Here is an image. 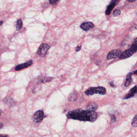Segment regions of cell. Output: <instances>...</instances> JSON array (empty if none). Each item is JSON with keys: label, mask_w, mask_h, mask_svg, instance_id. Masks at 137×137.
I'll list each match as a JSON object with an SVG mask.
<instances>
[{"label": "cell", "mask_w": 137, "mask_h": 137, "mask_svg": "<svg viewBox=\"0 0 137 137\" xmlns=\"http://www.w3.org/2000/svg\"><path fill=\"white\" fill-rule=\"evenodd\" d=\"M67 117L73 120L93 122L97 120V114L94 111L83 110L81 109H79L68 112Z\"/></svg>", "instance_id": "6da1fadb"}, {"label": "cell", "mask_w": 137, "mask_h": 137, "mask_svg": "<svg viewBox=\"0 0 137 137\" xmlns=\"http://www.w3.org/2000/svg\"><path fill=\"white\" fill-rule=\"evenodd\" d=\"M137 39H135L134 42L131 46V48L128 49H127L121 54L119 56L120 59H125L132 56L137 51Z\"/></svg>", "instance_id": "7a4b0ae2"}, {"label": "cell", "mask_w": 137, "mask_h": 137, "mask_svg": "<svg viewBox=\"0 0 137 137\" xmlns=\"http://www.w3.org/2000/svg\"><path fill=\"white\" fill-rule=\"evenodd\" d=\"M106 93V89L104 87H91L88 88V89L84 92V94L86 95H93L95 94H105Z\"/></svg>", "instance_id": "3957f363"}, {"label": "cell", "mask_w": 137, "mask_h": 137, "mask_svg": "<svg viewBox=\"0 0 137 137\" xmlns=\"http://www.w3.org/2000/svg\"><path fill=\"white\" fill-rule=\"evenodd\" d=\"M45 116L44 112L42 110H39L34 113L32 117L33 121L36 123H39L43 120Z\"/></svg>", "instance_id": "277c9868"}, {"label": "cell", "mask_w": 137, "mask_h": 137, "mask_svg": "<svg viewBox=\"0 0 137 137\" xmlns=\"http://www.w3.org/2000/svg\"><path fill=\"white\" fill-rule=\"evenodd\" d=\"M50 46L48 44H42L38 49L37 54L41 56H44L46 54Z\"/></svg>", "instance_id": "5b68a950"}, {"label": "cell", "mask_w": 137, "mask_h": 137, "mask_svg": "<svg viewBox=\"0 0 137 137\" xmlns=\"http://www.w3.org/2000/svg\"><path fill=\"white\" fill-rule=\"evenodd\" d=\"M122 53L121 50L120 49H115L111 51L107 55V60L114 59L120 56Z\"/></svg>", "instance_id": "8992f818"}, {"label": "cell", "mask_w": 137, "mask_h": 137, "mask_svg": "<svg viewBox=\"0 0 137 137\" xmlns=\"http://www.w3.org/2000/svg\"><path fill=\"white\" fill-rule=\"evenodd\" d=\"M33 60H30L28 62H26L25 63L22 64H19L16 66L15 67V70L17 71H21L22 70L25 69L26 68H28L32 64H33Z\"/></svg>", "instance_id": "52a82bcc"}, {"label": "cell", "mask_w": 137, "mask_h": 137, "mask_svg": "<svg viewBox=\"0 0 137 137\" xmlns=\"http://www.w3.org/2000/svg\"><path fill=\"white\" fill-rule=\"evenodd\" d=\"M81 27L83 30L87 32L94 27V24L91 22H84L81 25Z\"/></svg>", "instance_id": "ba28073f"}, {"label": "cell", "mask_w": 137, "mask_h": 137, "mask_svg": "<svg viewBox=\"0 0 137 137\" xmlns=\"http://www.w3.org/2000/svg\"><path fill=\"white\" fill-rule=\"evenodd\" d=\"M120 0H112V2L110 5H109L106 11L105 14L106 15H109L111 13L112 9L117 5L119 1H120Z\"/></svg>", "instance_id": "9c48e42d"}, {"label": "cell", "mask_w": 137, "mask_h": 137, "mask_svg": "<svg viewBox=\"0 0 137 137\" xmlns=\"http://www.w3.org/2000/svg\"><path fill=\"white\" fill-rule=\"evenodd\" d=\"M136 92H137V87L136 86H135L131 89V90L129 91V93L124 97L123 99H127L133 97L134 96L135 94L136 93Z\"/></svg>", "instance_id": "30bf717a"}, {"label": "cell", "mask_w": 137, "mask_h": 137, "mask_svg": "<svg viewBox=\"0 0 137 137\" xmlns=\"http://www.w3.org/2000/svg\"><path fill=\"white\" fill-rule=\"evenodd\" d=\"M98 106L97 103L93 102H91L88 104L87 106V110L89 111H95L97 110L98 109Z\"/></svg>", "instance_id": "8fae6325"}, {"label": "cell", "mask_w": 137, "mask_h": 137, "mask_svg": "<svg viewBox=\"0 0 137 137\" xmlns=\"http://www.w3.org/2000/svg\"><path fill=\"white\" fill-rule=\"evenodd\" d=\"M78 97V93L77 91H74L72 92L69 94V95L68 97V100L70 102H72L76 101Z\"/></svg>", "instance_id": "7c38bea8"}, {"label": "cell", "mask_w": 137, "mask_h": 137, "mask_svg": "<svg viewBox=\"0 0 137 137\" xmlns=\"http://www.w3.org/2000/svg\"><path fill=\"white\" fill-rule=\"evenodd\" d=\"M132 72H129L127 75L126 82L125 83V87H128L131 84L132 82Z\"/></svg>", "instance_id": "4fadbf2b"}, {"label": "cell", "mask_w": 137, "mask_h": 137, "mask_svg": "<svg viewBox=\"0 0 137 137\" xmlns=\"http://www.w3.org/2000/svg\"><path fill=\"white\" fill-rule=\"evenodd\" d=\"M4 103L7 104L8 105L10 106L13 107L15 104V102L14 101L13 99L11 98H6L3 100Z\"/></svg>", "instance_id": "5bb4252c"}, {"label": "cell", "mask_w": 137, "mask_h": 137, "mask_svg": "<svg viewBox=\"0 0 137 137\" xmlns=\"http://www.w3.org/2000/svg\"><path fill=\"white\" fill-rule=\"evenodd\" d=\"M54 78L52 77H43L40 79V82L41 83H46L52 81Z\"/></svg>", "instance_id": "9a60e30c"}, {"label": "cell", "mask_w": 137, "mask_h": 137, "mask_svg": "<svg viewBox=\"0 0 137 137\" xmlns=\"http://www.w3.org/2000/svg\"><path fill=\"white\" fill-rule=\"evenodd\" d=\"M23 26V22L21 19L18 20L16 22V29L17 31H19L20 30Z\"/></svg>", "instance_id": "2e32d148"}, {"label": "cell", "mask_w": 137, "mask_h": 137, "mask_svg": "<svg viewBox=\"0 0 137 137\" xmlns=\"http://www.w3.org/2000/svg\"><path fill=\"white\" fill-rule=\"evenodd\" d=\"M132 125L133 127H137V115H135V117H133V119L132 120Z\"/></svg>", "instance_id": "e0dca14e"}, {"label": "cell", "mask_w": 137, "mask_h": 137, "mask_svg": "<svg viewBox=\"0 0 137 137\" xmlns=\"http://www.w3.org/2000/svg\"><path fill=\"white\" fill-rule=\"evenodd\" d=\"M121 13V11L120 9H116L113 11V16L114 17L118 16L120 15Z\"/></svg>", "instance_id": "ac0fdd59"}, {"label": "cell", "mask_w": 137, "mask_h": 137, "mask_svg": "<svg viewBox=\"0 0 137 137\" xmlns=\"http://www.w3.org/2000/svg\"><path fill=\"white\" fill-rule=\"evenodd\" d=\"M49 1L50 4L52 5H55L59 1V0H48Z\"/></svg>", "instance_id": "d6986e66"}, {"label": "cell", "mask_w": 137, "mask_h": 137, "mask_svg": "<svg viewBox=\"0 0 137 137\" xmlns=\"http://www.w3.org/2000/svg\"><path fill=\"white\" fill-rule=\"evenodd\" d=\"M81 47H82L81 45H80V46H79V45H78V46H77V48H76V51L77 52H79V51L81 50Z\"/></svg>", "instance_id": "ffe728a7"}, {"label": "cell", "mask_w": 137, "mask_h": 137, "mask_svg": "<svg viewBox=\"0 0 137 137\" xmlns=\"http://www.w3.org/2000/svg\"><path fill=\"white\" fill-rule=\"evenodd\" d=\"M101 61H102L101 60H99L97 61V62H96V64L97 65H100V64H101Z\"/></svg>", "instance_id": "44dd1931"}, {"label": "cell", "mask_w": 137, "mask_h": 137, "mask_svg": "<svg viewBox=\"0 0 137 137\" xmlns=\"http://www.w3.org/2000/svg\"><path fill=\"white\" fill-rule=\"evenodd\" d=\"M116 117H115V116L113 115V117H112V118H111V121H112V122H114L115 121Z\"/></svg>", "instance_id": "7402d4cb"}, {"label": "cell", "mask_w": 137, "mask_h": 137, "mask_svg": "<svg viewBox=\"0 0 137 137\" xmlns=\"http://www.w3.org/2000/svg\"><path fill=\"white\" fill-rule=\"evenodd\" d=\"M127 1H128L129 2H130V3H133V2L136 1V0H127Z\"/></svg>", "instance_id": "603a6c76"}, {"label": "cell", "mask_w": 137, "mask_h": 137, "mask_svg": "<svg viewBox=\"0 0 137 137\" xmlns=\"http://www.w3.org/2000/svg\"><path fill=\"white\" fill-rule=\"evenodd\" d=\"M110 84L111 85V86L112 87H115L114 84H113V82H110Z\"/></svg>", "instance_id": "cb8c5ba5"}, {"label": "cell", "mask_w": 137, "mask_h": 137, "mask_svg": "<svg viewBox=\"0 0 137 137\" xmlns=\"http://www.w3.org/2000/svg\"><path fill=\"white\" fill-rule=\"evenodd\" d=\"M3 123H0V130H1L2 128V127H3Z\"/></svg>", "instance_id": "d4e9b609"}, {"label": "cell", "mask_w": 137, "mask_h": 137, "mask_svg": "<svg viewBox=\"0 0 137 137\" xmlns=\"http://www.w3.org/2000/svg\"><path fill=\"white\" fill-rule=\"evenodd\" d=\"M137 74V70H135L134 71H133V72L132 74Z\"/></svg>", "instance_id": "484cf974"}, {"label": "cell", "mask_w": 137, "mask_h": 137, "mask_svg": "<svg viewBox=\"0 0 137 137\" xmlns=\"http://www.w3.org/2000/svg\"><path fill=\"white\" fill-rule=\"evenodd\" d=\"M6 137V136H8L6 135H0V137Z\"/></svg>", "instance_id": "4316f807"}, {"label": "cell", "mask_w": 137, "mask_h": 137, "mask_svg": "<svg viewBox=\"0 0 137 137\" xmlns=\"http://www.w3.org/2000/svg\"><path fill=\"white\" fill-rule=\"evenodd\" d=\"M3 21H0V26H1V25H2L3 24Z\"/></svg>", "instance_id": "83f0119b"}, {"label": "cell", "mask_w": 137, "mask_h": 137, "mask_svg": "<svg viewBox=\"0 0 137 137\" xmlns=\"http://www.w3.org/2000/svg\"><path fill=\"white\" fill-rule=\"evenodd\" d=\"M2 111L1 110H0V117L2 113Z\"/></svg>", "instance_id": "f1b7e54d"}]
</instances>
